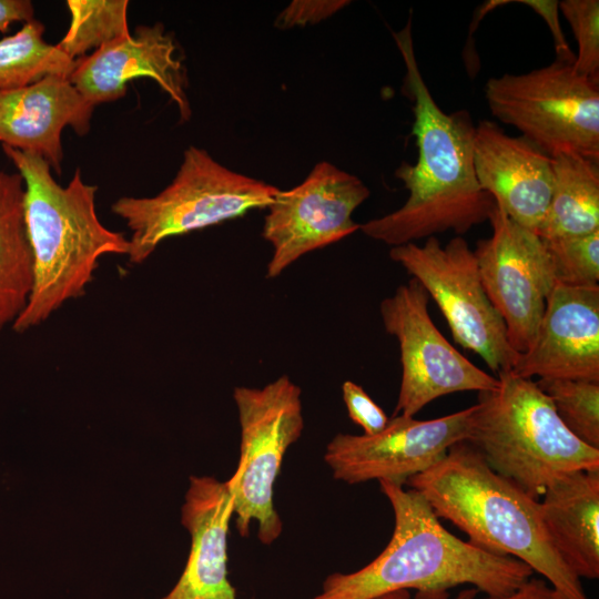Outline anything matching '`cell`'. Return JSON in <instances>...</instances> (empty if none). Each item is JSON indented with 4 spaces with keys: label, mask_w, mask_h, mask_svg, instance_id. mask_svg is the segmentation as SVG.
<instances>
[{
    "label": "cell",
    "mask_w": 599,
    "mask_h": 599,
    "mask_svg": "<svg viewBox=\"0 0 599 599\" xmlns=\"http://www.w3.org/2000/svg\"><path fill=\"white\" fill-rule=\"evenodd\" d=\"M550 253L556 282L591 287L599 283V230L586 235L544 240Z\"/></svg>",
    "instance_id": "cell-25"
},
{
    "label": "cell",
    "mask_w": 599,
    "mask_h": 599,
    "mask_svg": "<svg viewBox=\"0 0 599 599\" xmlns=\"http://www.w3.org/2000/svg\"><path fill=\"white\" fill-rule=\"evenodd\" d=\"M43 33L44 26L33 19L0 39V90L22 88L48 75L69 78L75 61L45 42Z\"/></svg>",
    "instance_id": "cell-22"
},
{
    "label": "cell",
    "mask_w": 599,
    "mask_h": 599,
    "mask_svg": "<svg viewBox=\"0 0 599 599\" xmlns=\"http://www.w3.org/2000/svg\"><path fill=\"white\" fill-rule=\"evenodd\" d=\"M488 221L491 236L477 242L474 255L485 292L505 323L509 344L522 354L536 336L557 283L552 260L545 241L514 222L498 204Z\"/></svg>",
    "instance_id": "cell-11"
},
{
    "label": "cell",
    "mask_w": 599,
    "mask_h": 599,
    "mask_svg": "<svg viewBox=\"0 0 599 599\" xmlns=\"http://www.w3.org/2000/svg\"><path fill=\"white\" fill-rule=\"evenodd\" d=\"M565 426L581 441L599 449V382L538 379Z\"/></svg>",
    "instance_id": "cell-24"
},
{
    "label": "cell",
    "mask_w": 599,
    "mask_h": 599,
    "mask_svg": "<svg viewBox=\"0 0 599 599\" xmlns=\"http://www.w3.org/2000/svg\"><path fill=\"white\" fill-rule=\"evenodd\" d=\"M485 599H568L544 579L530 577L508 595Z\"/></svg>",
    "instance_id": "cell-30"
},
{
    "label": "cell",
    "mask_w": 599,
    "mask_h": 599,
    "mask_svg": "<svg viewBox=\"0 0 599 599\" xmlns=\"http://www.w3.org/2000/svg\"><path fill=\"white\" fill-rule=\"evenodd\" d=\"M378 481L395 517L388 545L359 570L327 576L312 599H373L408 589H415L418 599H447L449 589L465 583L488 597H499L532 576L525 562L450 534L419 491Z\"/></svg>",
    "instance_id": "cell-2"
},
{
    "label": "cell",
    "mask_w": 599,
    "mask_h": 599,
    "mask_svg": "<svg viewBox=\"0 0 599 599\" xmlns=\"http://www.w3.org/2000/svg\"><path fill=\"white\" fill-rule=\"evenodd\" d=\"M497 378L496 388L478 392L467 439L494 471L538 500L570 473L599 470V449L565 426L536 382L511 370Z\"/></svg>",
    "instance_id": "cell-5"
},
{
    "label": "cell",
    "mask_w": 599,
    "mask_h": 599,
    "mask_svg": "<svg viewBox=\"0 0 599 599\" xmlns=\"http://www.w3.org/2000/svg\"><path fill=\"white\" fill-rule=\"evenodd\" d=\"M511 372L530 379L599 382V285L556 283L536 336Z\"/></svg>",
    "instance_id": "cell-15"
},
{
    "label": "cell",
    "mask_w": 599,
    "mask_h": 599,
    "mask_svg": "<svg viewBox=\"0 0 599 599\" xmlns=\"http://www.w3.org/2000/svg\"><path fill=\"white\" fill-rule=\"evenodd\" d=\"M405 64L403 92L413 102L412 134L417 161L395 171L408 191L397 210L359 225L368 237L399 246L453 231L461 236L488 221L494 199L479 186L474 167L475 125L466 110L443 111L434 100L416 59L410 17L392 32Z\"/></svg>",
    "instance_id": "cell-1"
},
{
    "label": "cell",
    "mask_w": 599,
    "mask_h": 599,
    "mask_svg": "<svg viewBox=\"0 0 599 599\" xmlns=\"http://www.w3.org/2000/svg\"><path fill=\"white\" fill-rule=\"evenodd\" d=\"M476 592H477L476 588L466 589L461 591L455 599H474ZM409 597L410 596H409L408 590H396V591L377 596L373 599H409Z\"/></svg>",
    "instance_id": "cell-32"
},
{
    "label": "cell",
    "mask_w": 599,
    "mask_h": 599,
    "mask_svg": "<svg viewBox=\"0 0 599 599\" xmlns=\"http://www.w3.org/2000/svg\"><path fill=\"white\" fill-rule=\"evenodd\" d=\"M473 154L481 190L514 222L537 234L554 189L551 156L488 120L475 128Z\"/></svg>",
    "instance_id": "cell-16"
},
{
    "label": "cell",
    "mask_w": 599,
    "mask_h": 599,
    "mask_svg": "<svg viewBox=\"0 0 599 599\" xmlns=\"http://www.w3.org/2000/svg\"><path fill=\"white\" fill-rule=\"evenodd\" d=\"M278 189L232 171L191 145L173 181L150 197L123 196L111 206L131 231L128 260L146 261L165 240L267 209Z\"/></svg>",
    "instance_id": "cell-6"
},
{
    "label": "cell",
    "mask_w": 599,
    "mask_h": 599,
    "mask_svg": "<svg viewBox=\"0 0 599 599\" xmlns=\"http://www.w3.org/2000/svg\"><path fill=\"white\" fill-rule=\"evenodd\" d=\"M233 398L241 427V456L231 477L236 528L246 537L255 520L260 541L271 545L283 530L274 484L286 450L304 428L302 390L283 375L261 388L235 387Z\"/></svg>",
    "instance_id": "cell-8"
},
{
    "label": "cell",
    "mask_w": 599,
    "mask_h": 599,
    "mask_svg": "<svg viewBox=\"0 0 599 599\" xmlns=\"http://www.w3.org/2000/svg\"><path fill=\"white\" fill-rule=\"evenodd\" d=\"M33 283V256L24 216V182L0 171V331L24 309Z\"/></svg>",
    "instance_id": "cell-20"
},
{
    "label": "cell",
    "mask_w": 599,
    "mask_h": 599,
    "mask_svg": "<svg viewBox=\"0 0 599 599\" xmlns=\"http://www.w3.org/2000/svg\"><path fill=\"white\" fill-rule=\"evenodd\" d=\"M342 394L349 418L363 428V435L373 436L386 427L389 418L362 386L346 380Z\"/></svg>",
    "instance_id": "cell-27"
},
{
    "label": "cell",
    "mask_w": 599,
    "mask_h": 599,
    "mask_svg": "<svg viewBox=\"0 0 599 599\" xmlns=\"http://www.w3.org/2000/svg\"><path fill=\"white\" fill-rule=\"evenodd\" d=\"M93 110L94 105L61 75L0 90V142L41 155L60 174L62 131L71 126L79 135L88 133Z\"/></svg>",
    "instance_id": "cell-18"
},
{
    "label": "cell",
    "mask_w": 599,
    "mask_h": 599,
    "mask_svg": "<svg viewBox=\"0 0 599 599\" xmlns=\"http://www.w3.org/2000/svg\"><path fill=\"white\" fill-rule=\"evenodd\" d=\"M473 410L474 405L430 420L393 416L373 436L339 433L326 446L324 460L336 480L404 485L439 461L453 445L467 441Z\"/></svg>",
    "instance_id": "cell-13"
},
{
    "label": "cell",
    "mask_w": 599,
    "mask_h": 599,
    "mask_svg": "<svg viewBox=\"0 0 599 599\" xmlns=\"http://www.w3.org/2000/svg\"><path fill=\"white\" fill-rule=\"evenodd\" d=\"M369 194L359 177L326 161L315 164L297 186L278 190L262 231L273 248L266 277H277L303 255L359 230L352 215Z\"/></svg>",
    "instance_id": "cell-12"
},
{
    "label": "cell",
    "mask_w": 599,
    "mask_h": 599,
    "mask_svg": "<svg viewBox=\"0 0 599 599\" xmlns=\"http://www.w3.org/2000/svg\"><path fill=\"white\" fill-rule=\"evenodd\" d=\"M33 4L29 0H0V32L6 33L14 22L33 20Z\"/></svg>",
    "instance_id": "cell-31"
},
{
    "label": "cell",
    "mask_w": 599,
    "mask_h": 599,
    "mask_svg": "<svg viewBox=\"0 0 599 599\" xmlns=\"http://www.w3.org/2000/svg\"><path fill=\"white\" fill-rule=\"evenodd\" d=\"M24 182V216L33 256L28 303L12 324L24 333L44 323L70 300L85 294L102 256L128 255L129 238L105 227L95 209L98 186L78 169L67 186L39 154L2 145Z\"/></svg>",
    "instance_id": "cell-3"
},
{
    "label": "cell",
    "mask_w": 599,
    "mask_h": 599,
    "mask_svg": "<svg viewBox=\"0 0 599 599\" xmlns=\"http://www.w3.org/2000/svg\"><path fill=\"white\" fill-rule=\"evenodd\" d=\"M554 189L537 234L542 240L599 230V163L575 153L551 156Z\"/></svg>",
    "instance_id": "cell-21"
},
{
    "label": "cell",
    "mask_w": 599,
    "mask_h": 599,
    "mask_svg": "<svg viewBox=\"0 0 599 599\" xmlns=\"http://www.w3.org/2000/svg\"><path fill=\"white\" fill-rule=\"evenodd\" d=\"M351 1L345 0H296L292 1L276 18L275 26L280 29L292 27H304L317 23L338 10L343 9Z\"/></svg>",
    "instance_id": "cell-28"
},
{
    "label": "cell",
    "mask_w": 599,
    "mask_h": 599,
    "mask_svg": "<svg viewBox=\"0 0 599 599\" xmlns=\"http://www.w3.org/2000/svg\"><path fill=\"white\" fill-rule=\"evenodd\" d=\"M406 484L471 544L525 562L568 599H588L580 578L556 551L539 501L494 471L470 443L453 445L439 461Z\"/></svg>",
    "instance_id": "cell-4"
},
{
    "label": "cell",
    "mask_w": 599,
    "mask_h": 599,
    "mask_svg": "<svg viewBox=\"0 0 599 599\" xmlns=\"http://www.w3.org/2000/svg\"><path fill=\"white\" fill-rule=\"evenodd\" d=\"M559 9L578 43L573 69L599 82V1L564 0L559 2Z\"/></svg>",
    "instance_id": "cell-26"
},
{
    "label": "cell",
    "mask_w": 599,
    "mask_h": 599,
    "mask_svg": "<svg viewBox=\"0 0 599 599\" xmlns=\"http://www.w3.org/2000/svg\"><path fill=\"white\" fill-rule=\"evenodd\" d=\"M67 6L71 21L57 47L74 61L130 34L128 0H68Z\"/></svg>",
    "instance_id": "cell-23"
},
{
    "label": "cell",
    "mask_w": 599,
    "mask_h": 599,
    "mask_svg": "<svg viewBox=\"0 0 599 599\" xmlns=\"http://www.w3.org/2000/svg\"><path fill=\"white\" fill-rule=\"evenodd\" d=\"M234 512L230 478L190 477L181 522L191 548L177 582L161 599H238L227 576V534Z\"/></svg>",
    "instance_id": "cell-17"
},
{
    "label": "cell",
    "mask_w": 599,
    "mask_h": 599,
    "mask_svg": "<svg viewBox=\"0 0 599 599\" xmlns=\"http://www.w3.org/2000/svg\"><path fill=\"white\" fill-rule=\"evenodd\" d=\"M389 257L417 280L445 317L457 344L474 352L495 374L511 370L519 354L481 283L474 251L463 236L441 245L436 236L423 245L393 246Z\"/></svg>",
    "instance_id": "cell-9"
},
{
    "label": "cell",
    "mask_w": 599,
    "mask_h": 599,
    "mask_svg": "<svg viewBox=\"0 0 599 599\" xmlns=\"http://www.w3.org/2000/svg\"><path fill=\"white\" fill-rule=\"evenodd\" d=\"M539 504L562 561L578 578H599V470L573 471L557 479Z\"/></svg>",
    "instance_id": "cell-19"
},
{
    "label": "cell",
    "mask_w": 599,
    "mask_h": 599,
    "mask_svg": "<svg viewBox=\"0 0 599 599\" xmlns=\"http://www.w3.org/2000/svg\"><path fill=\"white\" fill-rule=\"evenodd\" d=\"M518 2L531 8L545 20L554 38L557 60L572 64L575 61V54L569 48L559 23V1L519 0Z\"/></svg>",
    "instance_id": "cell-29"
},
{
    "label": "cell",
    "mask_w": 599,
    "mask_h": 599,
    "mask_svg": "<svg viewBox=\"0 0 599 599\" xmlns=\"http://www.w3.org/2000/svg\"><path fill=\"white\" fill-rule=\"evenodd\" d=\"M428 301L412 277L379 304L384 328L397 339L400 354L402 380L393 416L413 417L441 396L490 390L499 383L444 337L430 318Z\"/></svg>",
    "instance_id": "cell-10"
},
{
    "label": "cell",
    "mask_w": 599,
    "mask_h": 599,
    "mask_svg": "<svg viewBox=\"0 0 599 599\" xmlns=\"http://www.w3.org/2000/svg\"><path fill=\"white\" fill-rule=\"evenodd\" d=\"M176 44L160 22L140 26L134 34L112 41L75 61L69 81L92 105L125 95L128 83L149 78L177 106L181 121L190 120L186 79Z\"/></svg>",
    "instance_id": "cell-14"
},
{
    "label": "cell",
    "mask_w": 599,
    "mask_h": 599,
    "mask_svg": "<svg viewBox=\"0 0 599 599\" xmlns=\"http://www.w3.org/2000/svg\"><path fill=\"white\" fill-rule=\"evenodd\" d=\"M485 97L496 119L549 156L575 153L599 163V82L572 64L556 60L527 73L490 78Z\"/></svg>",
    "instance_id": "cell-7"
}]
</instances>
